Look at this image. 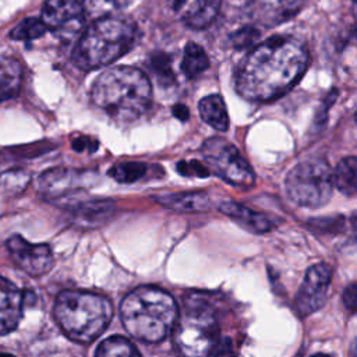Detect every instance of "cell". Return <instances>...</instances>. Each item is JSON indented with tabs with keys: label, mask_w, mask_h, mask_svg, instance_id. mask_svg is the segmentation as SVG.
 Listing matches in <instances>:
<instances>
[{
	"label": "cell",
	"mask_w": 357,
	"mask_h": 357,
	"mask_svg": "<svg viewBox=\"0 0 357 357\" xmlns=\"http://www.w3.org/2000/svg\"><path fill=\"white\" fill-rule=\"evenodd\" d=\"M220 3L222 0H185L178 15L187 26L202 29L216 18Z\"/></svg>",
	"instance_id": "obj_17"
},
{
	"label": "cell",
	"mask_w": 357,
	"mask_h": 357,
	"mask_svg": "<svg viewBox=\"0 0 357 357\" xmlns=\"http://www.w3.org/2000/svg\"><path fill=\"white\" fill-rule=\"evenodd\" d=\"M333 185L343 194L353 197L357 190V160L354 156L343 158L332 170Z\"/></svg>",
	"instance_id": "obj_20"
},
{
	"label": "cell",
	"mask_w": 357,
	"mask_h": 357,
	"mask_svg": "<svg viewBox=\"0 0 357 357\" xmlns=\"http://www.w3.org/2000/svg\"><path fill=\"white\" fill-rule=\"evenodd\" d=\"M107 174L117 183L131 184L145 178L148 174V165L144 162H120L112 166Z\"/></svg>",
	"instance_id": "obj_24"
},
{
	"label": "cell",
	"mask_w": 357,
	"mask_h": 357,
	"mask_svg": "<svg viewBox=\"0 0 357 357\" xmlns=\"http://www.w3.org/2000/svg\"><path fill=\"white\" fill-rule=\"evenodd\" d=\"M70 211L78 222H99L113 209V202L109 199H89L70 204Z\"/></svg>",
	"instance_id": "obj_21"
},
{
	"label": "cell",
	"mask_w": 357,
	"mask_h": 357,
	"mask_svg": "<svg viewBox=\"0 0 357 357\" xmlns=\"http://www.w3.org/2000/svg\"><path fill=\"white\" fill-rule=\"evenodd\" d=\"M153 199L169 209L178 212H205L211 206L209 195L205 191H183L155 195Z\"/></svg>",
	"instance_id": "obj_16"
},
{
	"label": "cell",
	"mask_w": 357,
	"mask_h": 357,
	"mask_svg": "<svg viewBox=\"0 0 357 357\" xmlns=\"http://www.w3.org/2000/svg\"><path fill=\"white\" fill-rule=\"evenodd\" d=\"M98 145H99L98 141L88 138V137H78V138L73 139V142H71V146L74 148L75 152H82L85 149H88L89 152H95Z\"/></svg>",
	"instance_id": "obj_31"
},
{
	"label": "cell",
	"mask_w": 357,
	"mask_h": 357,
	"mask_svg": "<svg viewBox=\"0 0 357 357\" xmlns=\"http://www.w3.org/2000/svg\"><path fill=\"white\" fill-rule=\"evenodd\" d=\"M343 303L344 307L349 310L350 314H354L356 310V284L350 283L343 293Z\"/></svg>",
	"instance_id": "obj_33"
},
{
	"label": "cell",
	"mask_w": 357,
	"mask_h": 357,
	"mask_svg": "<svg viewBox=\"0 0 357 357\" xmlns=\"http://www.w3.org/2000/svg\"><path fill=\"white\" fill-rule=\"evenodd\" d=\"M46 26L40 18L28 17L20 21L10 32V38L14 40H32L45 35Z\"/></svg>",
	"instance_id": "obj_26"
},
{
	"label": "cell",
	"mask_w": 357,
	"mask_h": 357,
	"mask_svg": "<svg viewBox=\"0 0 357 357\" xmlns=\"http://www.w3.org/2000/svg\"><path fill=\"white\" fill-rule=\"evenodd\" d=\"M219 211L252 233H266L276 226V222L269 215L254 211L234 201L222 202L219 205Z\"/></svg>",
	"instance_id": "obj_15"
},
{
	"label": "cell",
	"mask_w": 357,
	"mask_h": 357,
	"mask_svg": "<svg viewBox=\"0 0 357 357\" xmlns=\"http://www.w3.org/2000/svg\"><path fill=\"white\" fill-rule=\"evenodd\" d=\"M305 46L290 36H272L238 63L234 88L251 102H269L284 95L304 74L308 66Z\"/></svg>",
	"instance_id": "obj_1"
},
{
	"label": "cell",
	"mask_w": 357,
	"mask_h": 357,
	"mask_svg": "<svg viewBox=\"0 0 357 357\" xmlns=\"http://www.w3.org/2000/svg\"><path fill=\"white\" fill-rule=\"evenodd\" d=\"M132 0H79L84 14L92 20L114 15L123 11Z\"/></svg>",
	"instance_id": "obj_25"
},
{
	"label": "cell",
	"mask_w": 357,
	"mask_h": 357,
	"mask_svg": "<svg viewBox=\"0 0 357 357\" xmlns=\"http://www.w3.org/2000/svg\"><path fill=\"white\" fill-rule=\"evenodd\" d=\"M331 278L332 271L325 264H315L307 269L304 280L294 297V310L298 317H307L325 304Z\"/></svg>",
	"instance_id": "obj_11"
},
{
	"label": "cell",
	"mask_w": 357,
	"mask_h": 357,
	"mask_svg": "<svg viewBox=\"0 0 357 357\" xmlns=\"http://www.w3.org/2000/svg\"><path fill=\"white\" fill-rule=\"evenodd\" d=\"M95 357H141L137 347L123 336H112L100 342Z\"/></svg>",
	"instance_id": "obj_23"
},
{
	"label": "cell",
	"mask_w": 357,
	"mask_h": 357,
	"mask_svg": "<svg viewBox=\"0 0 357 357\" xmlns=\"http://www.w3.org/2000/svg\"><path fill=\"white\" fill-rule=\"evenodd\" d=\"M259 38V29L254 25H245L230 35V43L236 49H244Z\"/></svg>",
	"instance_id": "obj_29"
},
{
	"label": "cell",
	"mask_w": 357,
	"mask_h": 357,
	"mask_svg": "<svg viewBox=\"0 0 357 357\" xmlns=\"http://www.w3.org/2000/svg\"><path fill=\"white\" fill-rule=\"evenodd\" d=\"M135 36L137 28L130 18L109 15L93 20L78 38L71 54L73 63L84 71L105 67L126 54Z\"/></svg>",
	"instance_id": "obj_4"
},
{
	"label": "cell",
	"mask_w": 357,
	"mask_h": 357,
	"mask_svg": "<svg viewBox=\"0 0 357 357\" xmlns=\"http://www.w3.org/2000/svg\"><path fill=\"white\" fill-rule=\"evenodd\" d=\"M201 153L209 172L229 184L244 188L254 185L252 167L231 142L220 137L208 138L201 146Z\"/></svg>",
	"instance_id": "obj_8"
},
{
	"label": "cell",
	"mask_w": 357,
	"mask_h": 357,
	"mask_svg": "<svg viewBox=\"0 0 357 357\" xmlns=\"http://www.w3.org/2000/svg\"><path fill=\"white\" fill-rule=\"evenodd\" d=\"M286 192L298 206L319 208L332 197V169L324 159H308L296 165L286 176Z\"/></svg>",
	"instance_id": "obj_7"
},
{
	"label": "cell",
	"mask_w": 357,
	"mask_h": 357,
	"mask_svg": "<svg viewBox=\"0 0 357 357\" xmlns=\"http://www.w3.org/2000/svg\"><path fill=\"white\" fill-rule=\"evenodd\" d=\"M91 102L117 121H132L152 103L149 78L131 66H116L99 74L91 86Z\"/></svg>",
	"instance_id": "obj_2"
},
{
	"label": "cell",
	"mask_w": 357,
	"mask_h": 357,
	"mask_svg": "<svg viewBox=\"0 0 357 357\" xmlns=\"http://www.w3.org/2000/svg\"><path fill=\"white\" fill-rule=\"evenodd\" d=\"M172 331L174 349L181 357H208L219 342L213 308L199 300L185 301Z\"/></svg>",
	"instance_id": "obj_6"
},
{
	"label": "cell",
	"mask_w": 357,
	"mask_h": 357,
	"mask_svg": "<svg viewBox=\"0 0 357 357\" xmlns=\"http://www.w3.org/2000/svg\"><path fill=\"white\" fill-rule=\"evenodd\" d=\"M201 119L218 131H226L229 127V114L225 100L220 95L213 93L202 98L198 102Z\"/></svg>",
	"instance_id": "obj_18"
},
{
	"label": "cell",
	"mask_w": 357,
	"mask_h": 357,
	"mask_svg": "<svg viewBox=\"0 0 357 357\" xmlns=\"http://www.w3.org/2000/svg\"><path fill=\"white\" fill-rule=\"evenodd\" d=\"M209 67V57L205 50L195 42H188L184 46V53L181 59V73L188 78L194 79L201 75Z\"/></svg>",
	"instance_id": "obj_22"
},
{
	"label": "cell",
	"mask_w": 357,
	"mask_h": 357,
	"mask_svg": "<svg viewBox=\"0 0 357 357\" xmlns=\"http://www.w3.org/2000/svg\"><path fill=\"white\" fill-rule=\"evenodd\" d=\"M176 167H177L178 173L183 174V176L208 177L211 174L206 165L199 162V160H180Z\"/></svg>",
	"instance_id": "obj_30"
},
{
	"label": "cell",
	"mask_w": 357,
	"mask_h": 357,
	"mask_svg": "<svg viewBox=\"0 0 357 357\" xmlns=\"http://www.w3.org/2000/svg\"><path fill=\"white\" fill-rule=\"evenodd\" d=\"M22 68L18 60L8 56L0 57V102L14 98L21 88Z\"/></svg>",
	"instance_id": "obj_19"
},
{
	"label": "cell",
	"mask_w": 357,
	"mask_h": 357,
	"mask_svg": "<svg viewBox=\"0 0 357 357\" xmlns=\"http://www.w3.org/2000/svg\"><path fill=\"white\" fill-rule=\"evenodd\" d=\"M120 314L121 322L131 336L156 343L172 332L178 308L167 291L153 286H141L123 298Z\"/></svg>",
	"instance_id": "obj_3"
},
{
	"label": "cell",
	"mask_w": 357,
	"mask_h": 357,
	"mask_svg": "<svg viewBox=\"0 0 357 357\" xmlns=\"http://www.w3.org/2000/svg\"><path fill=\"white\" fill-rule=\"evenodd\" d=\"M213 351H215V357H236L233 344H231L230 339H227V337L218 342Z\"/></svg>",
	"instance_id": "obj_32"
},
{
	"label": "cell",
	"mask_w": 357,
	"mask_h": 357,
	"mask_svg": "<svg viewBox=\"0 0 357 357\" xmlns=\"http://www.w3.org/2000/svg\"><path fill=\"white\" fill-rule=\"evenodd\" d=\"M7 248L17 266L31 276H42L53 266V254L47 244H33L14 234L7 240Z\"/></svg>",
	"instance_id": "obj_12"
},
{
	"label": "cell",
	"mask_w": 357,
	"mask_h": 357,
	"mask_svg": "<svg viewBox=\"0 0 357 357\" xmlns=\"http://www.w3.org/2000/svg\"><path fill=\"white\" fill-rule=\"evenodd\" d=\"M311 357H329V356L322 354V353H317V354H314V356H311Z\"/></svg>",
	"instance_id": "obj_36"
},
{
	"label": "cell",
	"mask_w": 357,
	"mask_h": 357,
	"mask_svg": "<svg viewBox=\"0 0 357 357\" xmlns=\"http://www.w3.org/2000/svg\"><path fill=\"white\" fill-rule=\"evenodd\" d=\"M29 183V174L24 170H10L0 176V190L3 192L18 194Z\"/></svg>",
	"instance_id": "obj_28"
},
{
	"label": "cell",
	"mask_w": 357,
	"mask_h": 357,
	"mask_svg": "<svg viewBox=\"0 0 357 357\" xmlns=\"http://www.w3.org/2000/svg\"><path fill=\"white\" fill-rule=\"evenodd\" d=\"M40 20L57 38L71 40L81 35L85 14L79 0H46Z\"/></svg>",
	"instance_id": "obj_9"
},
{
	"label": "cell",
	"mask_w": 357,
	"mask_h": 357,
	"mask_svg": "<svg viewBox=\"0 0 357 357\" xmlns=\"http://www.w3.org/2000/svg\"><path fill=\"white\" fill-rule=\"evenodd\" d=\"M25 301L26 294L0 276V335H7L18 326Z\"/></svg>",
	"instance_id": "obj_14"
},
{
	"label": "cell",
	"mask_w": 357,
	"mask_h": 357,
	"mask_svg": "<svg viewBox=\"0 0 357 357\" xmlns=\"http://www.w3.org/2000/svg\"><path fill=\"white\" fill-rule=\"evenodd\" d=\"M0 357H15V356L11 353H0Z\"/></svg>",
	"instance_id": "obj_35"
},
{
	"label": "cell",
	"mask_w": 357,
	"mask_h": 357,
	"mask_svg": "<svg viewBox=\"0 0 357 357\" xmlns=\"http://www.w3.org/2000/svg\"><path fill=\"white\" fill-rule=\"evenodd\" d=\"M151 70L153 71L158 82L160 85H170L174 81V74L170 66V59L162 52H155L149 59Z\"/></svg>",
	"instance_id": "obj_27"
},
{
	"label": "cell",
	"mask_w": 357,
	"mask_h": 357,
	"mask_svg": "<svg viewBox=\"0 0 357 357\" xmlns=\"http://www.w3.org/2000/svg\"><path fill=\"white\" fill-rule=\"evenodd\" d=\"M172 112H173L174 117H176V119H178L180 121H187V120H188V117H190V112H188L187 106H184L183 103H177V105H174V106H173V109H172Z\"/></svg>",
	"instance_id": "obj_34"
},
{
	"label": "cell",
	"mask_w": 357,
	"mask_h": 357,
	"mask_svg": "<svg viewBox=\"0 0 357 357\" xmlns=\"http://www.w3.org/2000/svg\"><path fill=\"white\" fill-rule=\"evenodd\" d=\"M98 181V174L91 170L54 167L38 177V190L50 199H63L82 191Z\"/></svg>",
	"instance_id": "obj_10"
},
{
	"label": "cell",
	"mask_w": 357,
	"mask_h": 357,
	"mask_svg": "<svg viewBox=\"0 0 357 357\" xmlns=\"http://www.w3.org/2000/svg\"><path fill=\"white\" fill-rule=\"evenodd\" d=\"M303 6V0H250L245 14L251 25L272 28L293 18Z\"/></svg>",
	"instance_id": "obj_13"
},
{
	"label": "cell",
	"mask_w": 357,
	"mask_h": 357,
	"mask_svg": "<svg viewBox=\"0 0 357 357\" xmlns=\"http://www.w3.org/2000/svg\"><path fill=\"white\" fill-rule=\"evenodd\" d=\"M113 317L110 300L102 294L64 290L54 303V318L63 332L78 343H91L109 325Z\"/></svg>",
	"instance_id": "obj_5"
}]
</instances>
